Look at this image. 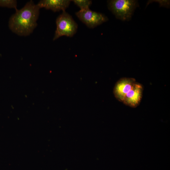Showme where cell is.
<instances>
[{"instance_id":"cell-5","label":"cell","mask_w":170,"mask_h":170,"mask_svg":"<svg viewBox=\"0 0 170 170\" xmlns=\"http://www.w3.org/2000/svg\"><path fill=\"white\" fill-rule=\"evenodd\" d=\"M136 82V80L133 78L123 77L118 80L113 89V94L116 99L122 102L126 95Z\"/></svg>"},{"instance_id":"cell-7","label":"cell","mask_w":170,"mask_h":170,"mask_svg":"<svg viewBox=\"0 0 170 170\" xmlns=\"http://www.w3.org/2000/svg\"><path fill=\"white\" fill-rule=\"evenodd\" d=\"M70 0H42L37 4L40 8H44L56 12L65 11L69 6Z\"/></svg>"},{"instance_id":"cell-6","label":"cell","mask_w":170,"mask_h":170,"mask_svg":"<svg viewBox=\"0 0 170 170\" xmlns=\"http://www.w3.org/2000/svg\"><path fill=\"white\" fill-rule=\"evenodd\" d=\"M143 87L140 83L136 82L131 90L126 95L122 102L132 108H136L141 101Z\"/></svg>"},{"instance_id":"cell-3","label":"cell","mask_w":170,"mask_h":170,"mask_svg":"<svg viewBox=\"0 0 170 170\" xmlns=\"http://www.w3.org/2000/svg\"><path fill=\"white\" fill-rule=\"evenodd\" d=\"M56 23V28L53 40L65 36L68 37H73L77 31L78 25L71 16L65 11L57 17Z\"/></svg>"},{"instance_id":"cell-1","label":"cell","mask_w":170,"mask_h":170,"mask_svg":"<svg viewBox=\"0 0 170 170\" xmlns=\"http://www.w3.org/2000/svg\"><path fill=\"white\" fill-rule=\"evenodd\" d=\"M40 9L32 1L27 2L23 8L16 10L15 13L11 16L8 22L9 29L18 35H29L37 26Z\"/></svg>"},{"instance_id":"cell-4","label":"cell","mask_w":170,"mask_h":170,"mask_svg":"<svg viewBox=\"0 0 170 170\" xmlns=\"http://www.w3.org/2000/svg\"><path fill=\"white\" fill-rule=\"evenodd\" d=\"M78 18L89 28H93L108 20V18L101 13L93 11L89 8L80 10L76 12Z\"/></svg>"},{"instance_id":"cell-9","label":"cell","mask_w":170,"mask_h":170,"mask_svg":"<svg viewBox=\"0 0 170 170\" xmlns=\"http://www.w3.org/2000/svg\"><path fill=\"white\" fill-rule=\"evenodd\" d=\"M17 1L15 0H0V7L14 8L16 10L17 8Z\"/></svg>"},{"instance_id":"cell-2","label":"cell","mask_w":170,"mask_h":170,"mask_svg":"<svg viewBox=\"0 0 170 170\" xmlns=\"http://www.w3.org/2000/svg\"><path fill=\"white\" fill-rule=\"evenodd\" d=\"M107 3L109 9L117 19L122 21L130 20L139 6L138 2L133 0H111Z\"/></svg>"},{"instance_id":"cell-8","label":"cell","mask_w":170,"mask_h":170,"mask_svg":"<svg viewBox=\"0 0 170 170\" xmlns=\"http://www.w3.org/2000/svg\"><path fill=\"white\" fill-rule=\"evenodd\" d=\"M71 1H72L75 4L80 8V10H85L89 8V7L92 4L91 0H74Z\"/></svg>"}]
</instances>
